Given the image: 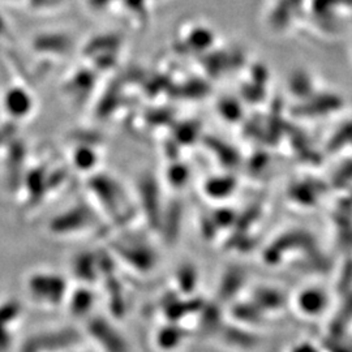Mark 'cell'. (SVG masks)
I'll return each mask as SVG.
<instances>
[{"instance_id":"cell-1","label":"cell","mask_w":352,"mask_h":352,"mask_svg":"<svg viewBox=\"0 0 352 352\" xmlns=\"http://www.w3.org/2000/svg\"><path fill=\"white\" fill-rule=\"evenodd\" d=\"M29 289L39 302L49 305H59L67 299V282L58 274L42 273L33 276L29 280Z\"/></svg>"},{"instance_id":"cell-2","label":"cell","mask_w":352,"mask_h":352,"mask_svg":"<svg viewBox=\"0 0 352 352\" xmlns=\"http://www.w3.org/2000/svg\"><path fill=\"white\" fill-rule=\"evenodd\" d=\"M90 338L103 352H129L128 343L122 333L103 318H93L88 325Z\"/></svg>"},{"instance_id":"cell-3","label":"cell","mask_w":352,"mask_h":352,"mask_svg":"<svg viewBox=\"0 0 352 352\" xmlns=\"http://www.w3.org/2000/svg\"><path fill=\"white\" fill-rule=\"evenodd\" d=\"M298 305L304 315H318V312L325 307V295L318 289L302 291L298 299Z\"/></svg>"},{"instance_id":"cell-4","label":"cell","mask_w":352,"mask_h":352,"mask_svg":"<svg viewBox=\"0 0 352 352\" xmlns=\"http://www.w3.org/2000/svg\"><path fill=\"white\" fill-rule=\"evenodd\" d=\"M76 209V208H75ZM87 217V212L82 209H76L71 210L68 213L63 214L60 218H58L56 221H54L52 223V231L56 232H62L64 234L68 226H76V230L78 231V228L84 225H87V221L84 219Z\"/></svg>"},{"instance_id":"cell-5","label":"cell","mask_w":352,"mask_h":352,"mask_svg":"<svg viewBox=\"0 0 352 352\" xmlns=\"http://www.w3.org/2000/svg\"><path fill=\"white\" fill-rule=\"evenodd\" d=\"M71 311L74 312L75 316H85L88 315L89 311L93 307V298L91 294L87 291V289H80L74 296L71 298Z\"/></svg>"},{"instance_id":"cell-6","label":"cell","mask_w":352,"mask_h":352,"mask_svg":"<svg viewBox=\"0 0 352 352\" xmlns=\"http://www.w3.org/2000/svg\"><path fill=\"white\" fill-rule=\"evenodd\" d=\"M17 315H19V305L16 302L7 304V305L0 308V349H6L8 346V337L1 331V327L4 330V327L7 325V322L13 320Z\"/></svg>"},{"instance_id":"cell-7","label":"cell","mask_w":352,"mask_h":352,"mask_svg":"<svg viewBox=\"0 0 352 352\" xmlns=\"http://www.w3.org/2000/svg\"><path fill=\"white\" fill-rule=\"evenodd\" d=\"M182 342H183V334H177L176 331H170V327L167 330H164L160 336H158V347H161L162 350H175L179 346H182Z\"/></svg>"}]
</instances>
